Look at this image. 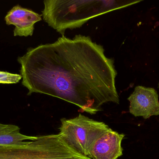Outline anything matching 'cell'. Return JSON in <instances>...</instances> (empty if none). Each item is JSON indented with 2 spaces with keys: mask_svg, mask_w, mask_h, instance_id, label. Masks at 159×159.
Segmentation results:
<instances>
[{
  "mask_svg": "<svg viewBox=\"0 0 159 159\" xmlns=\"http://www.w3.org/2000/svg\"><path fill=\"white\" fill-rule=\"evenodd\" d=\"M18 61L28 95H50L91 115L102 111L107 103L119 104L114 59L89 36H62L54 43L28 49Z\"/></svg>",
  "mask_w": 159,
  "mask_h": 159,
  "instance_id": "1",
  "label": "cell"
},
{
  "mask_svg": "<svg viewBox=\"0 0 159 159\" xmlns=\"http://www.w3.org/2000/svg\"><path fill=\"white\" fill-rule=\"evenodd\" d=\"M140 2L45 0L42 16L48 26L64 36L67 29L80 28L91 19Z\"/></svg>",
  "mask_w": 159,
  "mask_h": 159,
  "instance_id": "2",
  "label": "cell"
},
{
  "mask_svg": "<svg viewBox=\"0 0 159 159\" xmlns=\"http://www.w3.org/2000/svg\"><path fill=\"white\" fill-rule=\"evenodd\" d=\"M111 129L104 122L79 114L74 118L61 119L59 134L74 150L89 158L91 150L96 141Z\"/></svg>",
  "mask_w": 159,
  "mask_h": 159,
  "instance_id": "3",
  "label": "cell"
},
{
  "mask_svg": "<svg viewBox=\"0 0 159 159\" xmlns=\"http://www.w3.org/2000/svg\"><path fill=\"white\" fill-rule=\"evenodd\" d=\"M70 155L59 134L38 136L24 145L0 146V159H70Z\"/></svg>",
  "mask_w": 159,
  "mask_h": 159,
  "instance_id": "4",
  "label": "cell"
},
{
  "mask_svg": "<svg viewBox=\"0 0 159 159\" xmlns=\"http://www.w3.org/2000/svg\"><path fill=\"white\" fill-rule=\"evenodd\" d=\"M158 98L157 91L153 88L137 86L128 99L130 102L129 113L144 119L159 115Z\"/></svg>",
  "mask_w": 159,
  "mask_h": 159,
  "instance_id": "5",
  "label": "cell"
},
{
  "mask_svg": "<svg viewBox=\"0 0 159 159\" xmlns=\"http://www.w3.org/2000/svg\"><path fill=\"white\" fill-rule=\"evenodd\" d=\"M42 16L31 9L17 5L8 11L5 20L7 25H15L14 36H31L34 24L42 20Z\"/></svg>",
  "mask_w": 159,
  "mask_h": 159,
  "instance_id": "6",
  "label": "cell"
},
{
  "mask_svg": "<svg viewBox=\"0 0 159 159\" xmlns=\"http://www.w3.org/2000/svg\"><path fill=\"white\" fill-rule=\"evenodd\" d=\"M125 137L111 129L102 135L93 145L90 153L91 159H117L123 155L121 142Z\"/></svg>",
  "mask_w": 159,
  "mask_h": 159,
  "instance_id": "7",
  "label": "cell"
},
{
  "mask_svg": "<svg viewBox=\"0 0 159 159\" xmlns=\"http://www.w3.org/2000/svg\"><path fill=\"white\" fill-rule=\"evenodd\" d=\"M37 136H29L20 133V128L16 125L0 123V146H14L27 144L25 140L34 141Z\"/></svg>",
  "mask_w": 159,
  "mask_h": 159,
  "instance_id": "8",
  "label": "cell"
},
{
  "mask_svg": "<svg viewBox=\"0 0 159 159\" xmlns=\"http://www.w3.org/2000/svg\"><path fill=\"white\" fill-rule=\"evenodd\" d=\"M21 79L22 77L20 74L0 71V84H16Z\"/></svg>",
  "mask_w": 159,
  "mask_h": 159,
  "instance_id": "9",
  "label": "cell"
},
{
  "mask_svg": "<svg viewBox=\"0 0 159 159\" xmlns=\"http://www.w3.org/2000/svg\"><path fill=\"white\" fill-rule=\"evenodd\" d=\"M158 88L159 89V83H158Z\"/></svg>",
  "mask_w": 159,
  "mask_h": 159,
  "instance_id": "10",
  "label": "cell"
}]
</instances>
